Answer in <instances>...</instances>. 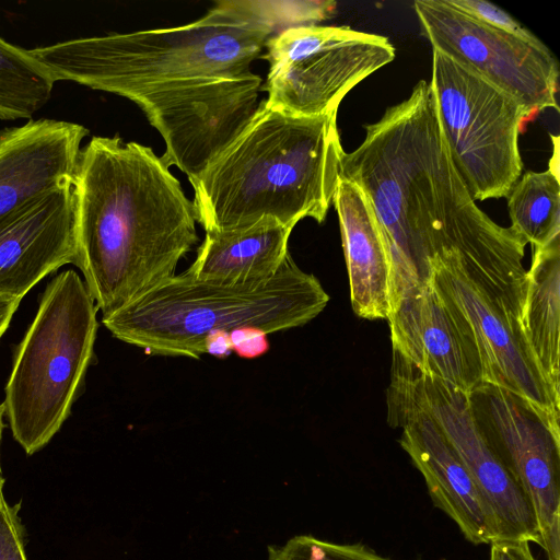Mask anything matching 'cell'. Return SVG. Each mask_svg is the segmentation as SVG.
Instances as JSON below:
<instances>
[{
    "mask_svg": "<svg viewBox=\"0 0 560 560\" xmlns=\"http://www.w3.org/2000/svg\"><path fill=\"white\" fill-rule=\"evenodd\" d=\"M78 260L102 317L160 281L198 242L192 201L149 147L92 137L73 172Z\"/></svg>",
    "mask_w": 560,
    "mask_h": 560,
    "instance_id": "6da1fadb",
    "label": "cell"
},
{
    "mask_svg": "<svg viewBox=\"0 0 560 560\" xmlns=\"http://www.w3.org/2000/svg\"><path fill=\"white\" fill-rule=\"evenodd\" d=\"M337 112L305 117L265 100L236 139L195 179L196 221L208 231L248 228L268 219L293 229L324 222L340 179Z\"/></svg>",
    "mask_w": 560,
    "mask_h": 560,
    "instance_id": "7a4b0ae2",
    "label": "cell"
},
{
    "mask_svg": "<svg viewBox=\"0 0 560 560\" xmlns=\"http://www.w3.org/2000/svg\"><path fill=\"white\" fill-rule=\"evenodd\" d=\"M279 27H288L280 2L222 0L185 25L80 37L28 51L55 82L133 101L179 82L249 72Z\"/></svg>",
    "mask_w": 560,
    "mask_h": 560,
    "instance_id": "3957f363",
    "label": "cell"
},
{
    "mask_svg": "<svg viewBox=\"0 0 560 560\" xmlns=\"http://www.w3.org/2000/svg\"><path fill=\"white\" fill-rule=\"evenodd\" d=\"M318 279L289 254L270 277L248 281L171 276L118 311L102 317L117 339L148 353L199 358L213 331L255 328L265 334L303 326L326 307Z\"/></svg>",
    "mask_w": 560,
    "mask_h": 560,
    "instance_id": "277c9868",
    "label": "cell"
},
{
    "mask_svg": "<svg viewBox=\"0 0 560 560\" xmlns=\"http://www.w3.org/2000/svg\"><path fill=\"white\" fill-rule=\"evenodd\" d=\"M97 306L71 269L46 287L16 351L2 404L26 454L43 448L68 418L93 357Z\"/></svg>",
    "mask_w": 560,
    "mask_h": 560,
    "instance_id": "5b68a950",
    "label": "cell"
},
{
    "mask_svg": "<svg viewBox=\"0 0 560 560\" xmlns=\"http://www.w3.org/2000/svg\"><path fill=\"white\" fill-rule=\"evenodd\" d=\"M430 83L453 163L472 199L506 197L522 175L518 137L533 115L436 49Z\"/></svg>",
    "mask_w": 560,
    "mask_h": 560,
    "instance_id": "8992f818",
    "label": "cell"
},
{
    "mask_svg": "<svg viewBox=\"0 0 560 560\" xmlns=\"http://www.w3.org/2000/svg\"><path fill=\"white\" fill-rule=\"evenodd\" d=\"M265 48V102L305 117L337 112L348 92L395 58L387 37L349 26L288 27L271 36Z\"/></svg>",
    "mask_w": 560,
    "mask_h": 560,
    "instance_id": "52a82bcc",
    "label": "cell"
},
{
    "mask_svg": "<svg viewBox=\"0 0 560 560\" xmlns=\"http://www.w3.org/2000/svg\"><path fill=\"white\" fill-rule=\"evenodd\" d=\"M386 397L387 407H409L433 420L491 504L501 524L503 541L525 540L539 546L532 508L481 433L468 393L420 371L393 352Z\"/></svg>",
    "mask_w": 560,
    "mask_h": 560,
    "instance_id": "ba28073f",
    "label": "cell"
},
{
    "mask_svg": "<svg viewBox=\"0 0 560 560\" xmlns=\"http://www.w3.org/2000/svg\"><path fill=\"white\" fill-rule=\"evenodd\" d=\"M475 420L534 513L539 547L560 560V419L499 386L469 393Z\"/></svg>",
    "mask_w": 560,
    "mask_h": 560,
    "instance_id": "9c48e42d",
    "label": "cell"
},
{
    "mask_svg": "<svg viewBox=\"0 0 560 560\" xmlns=\"http://www.w3.org/2000/svg\"><path fill=\"white\" fill-rule=\"evenodd\" d=\"M261 78L236 77L175 83L135 98L165 141L161 156L189 180L197 178L256 114Z\"/></svg>",
    "mask_w": 560,
    "mask_h": 560,
    "instance_id": "30bf717a",
    "label": "cell"
},
{
    "mask_svg": "<svg viewBox=\"0 0 560 560\" xmlns=\"http://www.w3.org/2000/svg\"><path fill=\"white\" fill-rule=\"evenodd\" d=\"M423 35L436 49L506 92L535 117L557 102L559 66L540 40L483 24L446 0H416Z\"/></svg>",
    "mask_w": 560,
    "mask_h": 560,
    "instance_id": "8fae6325",
    "label": "cell"
},
{
    "mask_svg": "<svg viewBox=\"0 0 560 560\" xmlns=\"http://www.w3.org/2000/svg\"><path fill=\"white\" fill-rule=\"evenodd\" d=\"M429 265L434 289L476 343L483 383L512 392L560 419V397L541 374L517 318L465 273L455 252L435 254Z\"/></svg>",
    "mask_w": 560,
    "mask_h": 560,
    "instance_id": "7c38bea8",
    "label": "cell"
},
{
    "mask_svg": "<svg viewBox=\"0 0 560 560\" xmlns=\"http://www.w3.org/2000/svg\"><path fill=\"white\" fill-rule=\"evenodd\" d=\"M387 421L401 428V448L421 472L429 495L474 545L503 541L500 521L474 477L424 412L387 407Z\"/></svg>",
    "mask_w": 560,
    "mask_h": 560,
    "instance_id": "4fadbf2b",
    "label": "cell"
},
{
    "mask_svg": "<svg viewBox=\"0 0 560 560\" xmlns=\"http://www.w3.org/2000/svg\"><path fill=\"white\" fill-rule=\"evenodd\" d=\"M78 260L72 182L27 202L0 224V294L22 299L44 277Z\"/></svg>",
    "mask_w": 560,
    "mask_h": 560,
    "instance_id": "5bb4252c",
    "label": "cell"
},
{
    "mask_svg": "<svg viewBox=\"0 0 560 560\" xmlns=\"http://www.w3.org/2000/svg\"><path fill=\"white\" fill-rule=\"evenodd\" d=\"M393 352L465 393L483 383L476 343L431 280L402 298L387 317Z\"/></svg>",
    "mask_w": 560,
    "mask_h": 560,
    "instance_id": "9a60e30c",
    "label": "cell"
},
{
    "mask_svg": "<svg viewBox=\"0 0 560 560\" xmlns=\"http://www.w3.org/2000/svg\"><path fill=\"white\" fill-rule=\"evenodd\" d=\"M88 135L80 124L48 118L0 130V224L33 199L72 182Z\"/></svg>",
    "mask_w": 560,
    "mask_h": 560,
    "instance_id": "2e32d148",
    "label": "cell"
},
{
    "mask_svg": "<svg viewBox=\"0 0 560 560\" xmlns=\"http://www.w3.org/2000/svg\"><path fill=\"white\" fill-rule=\"evenodd\" d=\"M332 205L338 214L349 277L350 302L359 317L387 319L390 304L388 252L364 191L340 178Z\"/></svg>",
    "mask_w": 560,
    "mask_h": 560,
    "instance_id": "e0dca14e",
    "label": "cell"
},
{
    "mask_svg": "<svg viewBox=\"0 0 560 560\" xmlns=\"http://www.w3.org/2000/svg\"><path fill=\"white\" fill-rule=\"evenodd\" d=\"M293 229L273 220L231 231H208L187 269L201 279L248 281L273 275L283 264Z\"/></svg>",
    "mask_w": 560,
    "mask_h": 560,
    "instance_id": "ac0fdd59",
    "label": "cell"
},
{
    "mask_svg": "<svg viewBox=\"0 0 560 560\" xmlns=\"http://www.w3.org/2000/svg\"><path fill=\"white\" fill-rule=\"evenodd\" d=\"M532 249L521 328L541 374L560 397V237Z\"/></svg>",
    "mask_w": 560,
    "mask_h": 560,
    "instance_id": "d6986e66",
    "label": "cell"
},
{
    "mask_svg": "<svg viewBox=\"0 0 560 560\" xmlns=\"http://www.w3.org/2000/svg\"><path fill=\"white\" fill-rule=\"evenodd\" d=\"M506 197L511 228L532 248L560 237V180L550 170L521 175Z\"/></svg>",
    "mask_w": 560,
    "mask_h": 560,
    "instance_id": "ffe728a7",
    "label": "cell"
},
{
    "mask_svg": "<svg viewBox=\"0 0 560 560\" xmlns=\"http://www.w3.org/2000/svg\"><path fill=\"white\" fill-rule=\"evenodd\" d=\"M55 81L28 49L0 37V119H28L51 97Z\"/></svg>",
    "mask_w": 560,
    "mask_h": 560,
    "instance_id": "44dd1931",
    "label": "cell"
},
{
    "mask_svg": "<svg viewBox=\"0 0 560 560\" xmlns=\"http://www.w3.org/2000/svg\"><path fill=\"white\" fill-rule=\"evenodd\" d=\"M267 560H394L363 542L339 544L312 535H298L268 547ZM421 560V559H418Z\"/></svg>",
    "mask_w": 560,
    "mask_h": 560,
    "instance_id": "7402d4cb",
    "label": "cell"
},
{
    "mask_svg": "<svg viewBox=\"0 0 560 560\" xmlns=\"http://www.w3.org/2000/svg\"><path fill=\"white\" fill-rule=\"evenodd\" d=\"M452 7L491 27L528 40L538 38L508 12L485 0H446Z\"/></svg>",
    "mask_w": 560,
    "mask_h": 560,
    "instance_id": "603a6c76",
    "label": "cell"
},
{
    "mask_svg": "<svg viewBox=\"0 0 560 560\" xmlns=\"http://www.w3.org/2000/svg\"><path fill=\"white\" fill-rule=\"evenodd\" d=\"M19 511L20 504L8 502L0 511V560H28Z\"/></svg>",
    "mask_w": 560,
    "mask_h": 560,
    "instance_id": "cb8c5ba5",
    "label": "cell"
},
{
    "mask_svg": "<svg viewBox=\"0 0 560 560\" xmlns=\"http://www.w3.org/2000/svg\"><path fill=\"white\" fill-rule=\"evenodd\" d=\"M265 332L255 328H240L230 332L232 349L244 358H255L265 353L268 341Z\"/></svg>",
    "mask_w": 560,
    "mask_h": 560,
    "instance_id": "d4e9b609",
    "label": "cell"
},
{
    "mask_svg": "<svg viewBox=\"0 0 560 560\" xmlns=\"http://www.w3.org/2000/svg\"><path fill=\"white\" fill-rule=\"evenodd\" d=\"M489 560H537L530 542L525 540L497 541L490 545Z\"/></svg>",
    "mask_w": 560,
    "mask_h": 560,
    "instance_id": "484cf974",
    "label": "cell"
},
{
    "mask_svg": "<svg viewBox=\"0 0 560 560\" xmlns=\"http://www.w3.org/2000/svg\"><path fill=\"white\" fill-rule=\"evenodd\" d=\"M232 350L230 332L226 331H213L205 341V353L223 358L230 354Z\"/></svg>",
    "mask_w": 560,
    "mask_h": 560,
    "instance_id": "4316f807",
    "label": "cell"
},
{
    "mask_svg": "<svg viewBox=\"0 0 560 560\" xmlns=\"http://www.w3.org/2000/svg\"><path fill=\"white\" fill-rule=\"evenodd\" d=\"M21 300L20 298L0 294V339L8 329Z\"/></svg>",
    "mask_w": 560,
    "mask_h": 560,
    "instance_id": "83f0119b",
    "label": "cell"
},
{
    "mask_svg": "<svg viewBox=\"0 0 560 560\" xmlns=\"http://www.w3.org/2000/svg\"><path fill=\"white\" fill-rule=\"evenodd\" d=\"M553 139V154L549 163V168L556 176L559 177V139L558 137L551 136Z\"/></svg>",
    "mask_w": 560,
    "mask_h": 560,
    "instance_id": "f1b7e54d",
    "label": "cell"
},
{
    "mask_svg": "<svg viewBox=\"0 0 560 560\" xmlns=\"http://www.w3.org/2000/svg\"><path fill=\"white\" fill-rule=\"evenodd\" d=\"M3 416H4V409H3V406L0 405V447H1V438H2V430H3ZM0 479H4L2 476L1 460H0Z\"/></svg>",
    "mask_w": 560,
    "mask_h": 560,
    "instance_id": "f546056e",
    "label": "cell"
},
{
    "mask_svg": "<svg viewBox=\"0 0 560 560\" xmlns=\"http://www.w3.org/2000/svg\"><path fill=\"white\" fill-rule=\"evenodd\" d=\"M3 485H4V479H0V511H1L2 506L4 505V503L7 502L4 499V495H3Z\"/></svg>",
    "mask_w": 560,
    "mask_h": 560,
    "instance_id": "4dcf8cb0",
    "label": "cell"
}]
</instances>
